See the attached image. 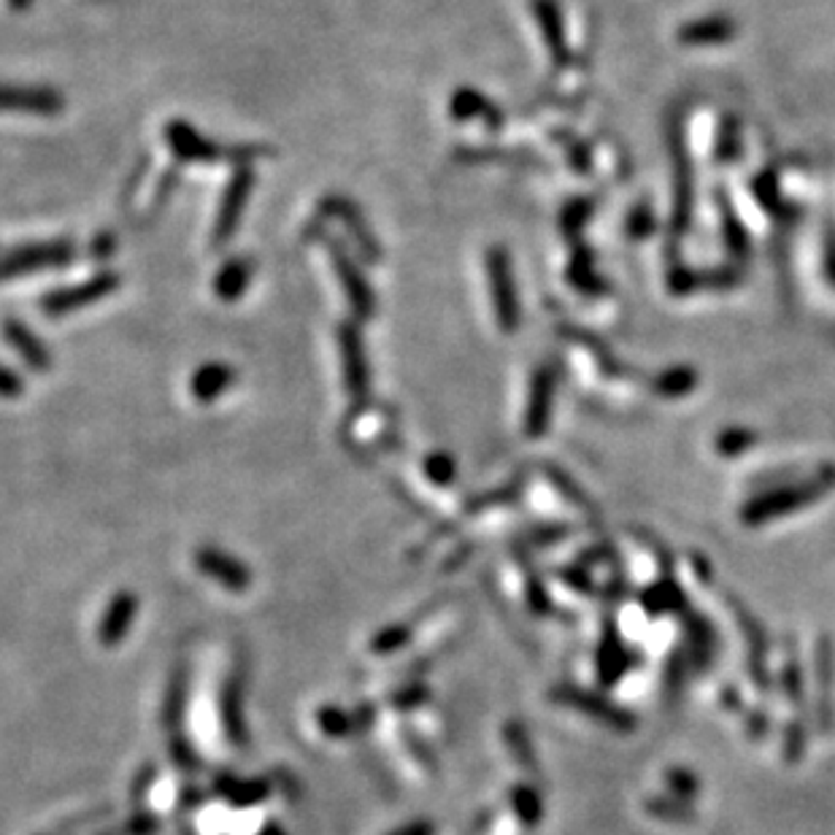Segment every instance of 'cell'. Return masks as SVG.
I'll use <instances>...</instances> for the list:
<instances>
[{"label":"cell","mask_w":835,"mask_h":835,"mask_svg":"<svg viewBox=\"0 0 835 835\" xmlns=\"http://www.w3.org/2000/svg\"><path fill=\"white\" fill-rule=\"evenodd\" d=\"M22 376L17 370L0 366V398H17L22 395Z\"/></svg>","instance_id":"obj_17"},{"label":"cell","mask_w":835,"mask_h":835,"mask_svg":"<svg viewBox=\"0 0 835 835\" xmlns=\"http://www.w3.org/2000/svg\"><path fill=\"white\" fill-rule=\"evenodd\" d=\"M319 241H325V247H328V255H330V262H332V271H336L338 276V285H341L344 295H347L349 306H351V314H355L357 319H370L376 311V295H374V287L368 285L366 274L360 271V266H357L355 260H351L347 249H344V243L332 241L330 236H322L319 233Z\"/></svg>","instance_id":"obj_3"},{"label":"cell","mask_w":835,"mask_h":835,"mask_svg":"<svg viewBox=\"0 0 835 835\" xmlns=\"http://www.w3.org/2000/svg\"><path fill=\"white\" fill-rule=\"evenodd\" d=\"M230 557L219 555V551H203V557H200V563H203V568H209L211 574H225V579H228L230 587L241 589L247 587V570L241 568V565H230L228 563Z\"/></svg>","instance_id":"obj_16"},{"label":"cell","mask_w":835,"mask_h":835,"mask_svg":"<svg viewBox=\"0 0 835 835\" xmlns=\"http://www.w3.org/2000/svg\"><path fill=\"white\" fill-rule=\"evenodd\" d=\"M487 276H489V290H493V306L498 314L500 328L511 332L519 325V304H517V290H514L511 279V266H508V257L504 249H493L487 255Z\"/></svg>","instance_id":"obj_7"},{"label":"cell","mask_w":835,"mask_h":835,"mask_svg":"<svg viewBox=\"0 0 835 835\" xmlns=\"http://www.w3.org/2000/svg\"><path fill=\"white\" fill-rule=\"evenodd\" d=\"M319 217L338 219V222L347 228L351 241L357 243V249L366 255V260H370V262L379 260V257H381L379 241H376L374 233H370L366 215H360V209H357V206L351 203L349 198H341V195H328V198L319 203Z\"/></svg>","instance_id":"obj_8"},{"label":"cell","mask_w":835,"mask_h":835,"mask_svg":"<svg viewBox=\"0 0 835 835\" xmlns=\"http://www.w3.org/2000/svg\"><path fill=\"white\" fill-rule=\"evenodd\" d=\"M238 379V374L228 362H206L192 374L190 379V392L195 395V400L200 404H211L217 400L219 395H225L230 389V385Z\"/></svg>","instance_id":"obj_11"},{"label":"cell","mask_w":835,"mask_h":835,"mask_svg":"<svg viewBox=\"0 0 835 835\" xmlns=\"http://www.w3.org/2000/svg\"><path fill=\"white\" fill-rule=\"evenodd\" d=\"M255 187V171L249 166H238L236 173L230 176L228 187H225L222 200H219L215 230H211V243L215 247H225L230 238L236 236L238 225H241L243 211H247L249 195Z\"/></svg>","instance_id":"obj_6"},{"label":"cell","mask_w":835,"mask_h":835,"mask_svg":"<svg viewBox=\"0 0 835 835\" xmlns=\"http://www.w3.org/2000/svg\"><path fill=\"white\" fill-rule=\"evenodd\" d=\"M338 349H341L344 381H347L351 406L366 408L370 404V366L357 325H341L338 328Z\"/></svg>","instance_id":"obj_4"},{"label":"cell","mask_w":835,"mask_h":835,"mask_svg":"<svg viewBox=\"0 0 835 835\" xmlns=\"http://www.w3.org/2000/svg\"><path fill=\"white\" fill-rule=\"evenodd\" d=\"M162 136H166V143L181 162L236 160L241 162V166H247V160L260 155L255 147H219V143L200 136L190 122H185V119H171V122L166 125V130H162Z\"/></svg>","instance_id":"obj_1"},{"label":"cell","mask_w":835,"mask_h":835,"mask_svg":"<svg viewBox=\"0 0 835 835\" xmlns=\"http://www.w3.org/2000/svg\"><path fill=\"white\" fill-rule=\"evenodd\" d=\"M533 11H536L538 22H541V30L546 41H549L551 52L563 54V22L555 0H533Z\"/></svg>","instance_id":"obj_14"},{"label":"cell","mask_w":835,"mask_h":835,"mask_svg":"<svg viewBox=\"0 0 835 835\" xmlns=\"http://www.w3.org/2000/svg\"><path fill=\"white\" fill-rule=\"evenodd\" d=\"M252 274H255L252 257H247V255L233 257V260H228L222 268H219V274L215 279V292L222 300H228V304H233V300H238L243 292H247L249 281H252Z\"/></svg>","instance_id":"obj_12"},{"label":"cell","mask_w":835,"mask_h":835,"mask_svg":"<svg viewBox=\"0 0 835 835\" xmlns=\"http://www.w3.org/2000/svg\"><path fill=\"white\" fill-rule=\"evenodd\" d=\"M30 3H33V0H9V6H11V9H14V11H24Z\"/></svg>","instance_id":"obj_19"},{"label":"cell","mask_w":835,"mask_h":835,"mask_svg":"<svg viewBox=\"0 0 835 835\" xmlns=\"http://www.w3.org/2000/svg\"><path fill=\"white\" fill-rule=\"evenodd\" d=\"M0 111L11 115L54 117L62 111V98L49 87H17L0 85Z\"/></svg>","instance_id":"obj_9"},{"label":"cell","mask_w":835,"mask_h":835,"mask_svg":"<svg viewBox=\"0 0 835 835\" xmlns=\"http://www.w3.org/2000/svg\"><path fill=\"white\" fill-rule=\"evenodd\" d=\"M73 260L71 241H43V243H24V247L11 249L9 255L0 257V281L20 279L24 274L49 271V268H62Z\"/></svg>","instance_id":"obj_2"},{"label":"cell","mask_w":835,"mask_h":835,"mask_svg":"<svg viewBox=\"0 0 835 835\" xmlns=\"http://www.w3.org/2000/svg\"><path fill=\"white\" fill-rule=\"evenodd\" d=\"M733 33H736V28H733L730 20H725V17H708V20L682 28L679 36L684 43H719L730 39Z\"/></svg>","instance_id":"obj_13"},{"label":"cell","mask_w":835,"mask_h":835,"mask_svg":"<svg viewBox=\"0 0 835 835\" xmlns=\"http://www.w3.org/2000/svg\"><path fill=\"white\" fill-rule=\"evenodd\" d=\"M115 233H98L96 241H92V257H96V260H109V257L115 255Z\"/></svg>","instance_id":"obj_18"},{"label":"cell","mask_w":835,"mask_h":835,"mask_svg":"<svg viewBox=\"0 0 835 835\" xmlns=\"http://www.w3.org/2000/svg\"><path fill=\"white\" fill-rule=\"evenodd\" d=\"M3 336H6V341H9V347L22 357V362L28 368L41 370V374L52 368V355H49V349L43 347L41 338L36 336L28 325L17 322V319H6Z\"/></svg>","instance_id":"obj_10"},{"label":"cell","mask_w":835,"mask_h":835,"mask_svg":"<svg viewBox=\"0 0 835 835\" xmlns=\"http://www.w3.org/2000/svg\"><path fill=\"white\" fill-rule=\"evenodd\" d=\"M493 111V106L487 103L485 96H479L476 90H457L455 98L449 103V115L455 119H474V117H485Z\"/></svg>","instance_id":"obj_15"},{"label":"cell","mask_w":835,"mask_h":835,"mask_svg":"<svg viewBox=\"0 0 835 835\" xmlns=\"http://www.w3.org/2000/svg\"><path fill=\"white\" fill-rule=\"evenodd\" d=\"M117 287H119V276L115 271H100L96 276H90L87 281H79V285L62 287V290L43 295L41 311L49 314V317H62V314L87 309V306L98 304V300L109 298L111 292H117Z\"/></svg>","instance_id":"obj_5"}]
</instances>
